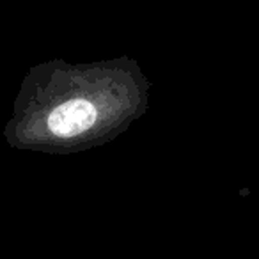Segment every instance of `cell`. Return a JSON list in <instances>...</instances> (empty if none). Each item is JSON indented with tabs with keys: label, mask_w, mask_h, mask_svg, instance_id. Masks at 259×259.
<instances>
[{
	"label": "cell",
	"mask_w": 259,
	"mask_h": 259,
	"mask_svg": "<svg viewBox=\"0 0 259 259\" xmlns=\"http://www.w3.org/2000/svg\"><path fill=\"white\" fill-rule=\"evenodd\" d=\"M98 112L89 101L71 100L59 105L48 115V128L57 137H73L93 128Z\"/></svg>",
	"instance_id": "cell-1"
}]
</instances>
